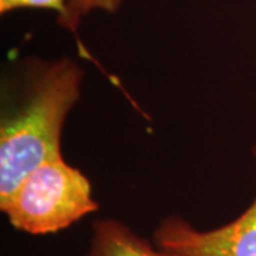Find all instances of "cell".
Here are the masks:
<instances>
[{
	"mask_svg": "<svg viewBox=\"0 0 256 256\" xmlns=\"http://www.w3.org/2000/svg\"><path fill=\"white\" fill-rule=\"evenodd\" d=\"M82 78V68L70 57L30 66L18 101L2 111L0 202L36 166L63 156L64 122L80 100Z\"/></svg>",
	"mask_w": 256,
	"mask_h": 256,
	"instance_id": "1",
	"label": "cell"
},
{
	"mask_svg": "<svg viewBox=\"0 0 256 256\" xmlns=\"http://www.w3.org/2000/svg\"><path fill=\"white\" fill-rule=\"evenodd\" d=\"M98 208L88 178L63 156L36 166L0 202L10 225L30 235L57 234Z\"/></svg>",
	"mask_w": 256,
	"mask_h": 256,
	"instance_id": "2",
	"label": "cell"
},
{
	"mask_svg": "<svg viewBox=\"0 0 256 256\" xmlns=\"http://www.w3.org/2000/svg\"><path fill=\"white\" fill-rule=\"evenodd\" d=\"M254 156L256 158V144ZM152 242L181 256H256V196L238 218L208 230L170 215L158 224Z\"/></svg>",
	"mask_w": 256,
	"mask_h": 256,
	"instance_id": "3",
	"label": "cell"
},
{
	"mask_svg": "<svg viewBox=\"0 0 256 256\" xmlns=\"http://www.w3.org/2000/svg\"><path fill=\"white\" fill-rule=\"evenodd\" d=\"M86 256H181L158 248L141 236L126 222L101 218L92 224V239Z\"/></svg>",
	"mask_w": 256,
	"mask_h": 256,
	"instance_id": "4",
	"label": "cell"
},
{
	"mask_svg": "<svg viewBox=\"0 0 256 256\" xmlns=\"http://www.w3.org/2000/svg\"><path fill=\"white\" fill-rule=\"evenodd\" d=\"M124 0H66V9L57 18L58 26L76 34L84 18L92 12L117 13Z\"/></svg>",
	"mask_w": 256,
	"mask_h": 256,
	"instance_id": "5",
	"label": "cell"
},
{
	"mask_svg": "<svg viewBox=\"0 0 256 256\" xmlns=\"http://www.w3.org/2000/svg\"><path fill=\"white\" fill-rule=\"evenodd\" d=\"M22 9H40L56 12L57 18L66 9V0H0V13L8 14L10 12Z\"/></svg>",
	"mask_w": 256,
	"mask_h": 256,
	"instance_id": "6",
	"label": "cell"
}]
</instances>
